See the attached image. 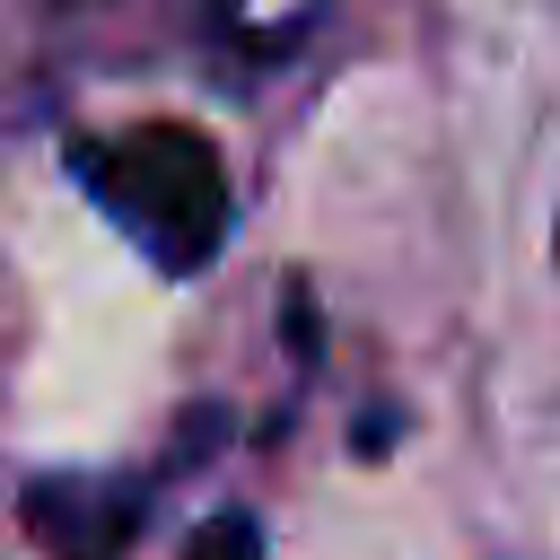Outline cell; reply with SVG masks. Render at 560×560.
I'll list each match as a JSON object with an SVG mask.
<instances>
[{
	"instance_id": "1",
	"label": "cell",
	"mask_w": 560,
	"mask_h": 560,
	"mask_svg": "<svg viewBox=\"0 0 560 560\" xmlns=\"http://www.w3.org/2000/svg\"><path fill=\"white\" fill-rule=\"evenodd\" d=\"M70 166L96 192V210L158 271H201L228 245V166L192 122H140L114 140H70Z\"/></svg>"
},
{
	"instance_id": "2",
	"label": "cell",
	"mask_w": 560,
	"mask_h": 560,
	"mask_svg": "<svg viewBox=\"0 0 560 560\" xmlns=\"http://www.w3.org/2000/svg\"><path fill=\"white\" fill-rule=\"evenodd\" d=\"M26 534L52 551V560H122V542L140 534L149 516V490L140 481H88V472H44L26 481Z\"/></svg>"
},
{
	"instance_id": "3",
	"label": "cell",
	"mask_w": 560,
	"mask_h": 560,
	"mask_svg": "<svg viewBox=\"0 0 560 560\" xmlns=\"http://www.w3.org/2000/svg\"><path fill=\"white\" fill-rule=\"evenodd\" d=\"M210 9H219L228 44H245V52H280V44H298V26H306L324 0H210Z\"/></svg>"
},
{
	"instance_id": "4",
	"label": "cell",
	"mask_w": 560,
	"mask_h": 560,
	"mask_svg": "<svg viewBox=\"0 0 560 560\" xmlns=\"http://www.w3.org/2000/svg\"><path fill=\"white\" fill-rule=\"evenodd\" d=\"M184 560H262V534H254V516H210L184 542Z\"/></svg>"
}]
</instances>
